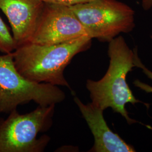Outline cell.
Returning <instances> with one entry per match:
<instances>
[{"label": "cell", "mask_w": 152, "mask_h": 152, "mask_svg": "<svg viewBox=\"0 0 152 152\" xmlns=\"http://www.w3.org/2000/svg\"><path fill=\"white\" fill-rule=\"evenodd\" d=\"M55 107L38 105L23 114L15 109L6 119L0 118V152H44L50 137L37 136L52 126Z\"/></svg>", "instance_id": "obj_3"}, {"label": "cell", "mask_w": 152, "mask_h": 152, "mask_svg": "<svg viewBox=\"0 0 152 152\" xmlns=\"http://www.w3.org/2000/svg\"><path fill=\"white\" fill-rule=\"evenodd\" d=\"M108 54L110 63L103 77L97 81L87 80L86 87L91 103L103 110L111 108L121 114L129 124L137 122L129 117L125 108L128 103H141L135 98L126 82L127 73L135 66L134 51L129 48L122 36H119L109 42Z\"/></svg>", "instance_id": "obj_2"}, {"label": "cell", "mask_w": 152, "mask_h": 152, "mask_svg": "<svg viewBox=\"0 0 152 152\" xmlns=\"http://www.w3.org/2000/svg\"><path fill=\"white\" fill-rule=\"evenodd\" d=\"M134 65L136 67L140 68L141 69L142 72L146 75V76L150 79L152 80V72L150 71L149 69H148L147 67L144 65L140 58H139L138 54H137V50L135 48L134 49ZM133 84L139 88H140L142 91L147 92V93H152V87L149 86L145 83L142 82L139 80H136L135 81L133 82Z\"/></svg>", "instance_id": "obj_10"}, {"label": "cell", "mask_w": 152, "mask_h": 152, "mask_svg": "<svg viewBox=\"0 0 152 152\" xmlns=\"http://www.w3.org/2000/svg\"><path fill=\"white\" fill-rule=\"evenodd\" d=\"M69 7L90 36L102 42H109L135 28V11L117 0H94Z\"/></svg>", "instance_id": "obj_5"}, {"label": "cell", "mask_w": 152, "mask_h": 152, "mask_svg": "<svg viewBox=\"0 0 152 152\" xmlns=\"http://www.w3.org/2000/svg\"><path fill=\"white\" fill-rule=\"evenodd\" d=\"M42 1L46 3L57 4L69 6L74 5L77 4H80L86 3L94 0H42Z\"/></svg>", "instance_id": "obj_11"}, {"label": "cell", "mask_w": 152, "mask_h": 152, "mask_svg": "<svg viewBox=\"0 0 152 152\" xmlns=\"http://www.w3.org/2000/svg\"><path fill=\"white\" fill-rule=\"evenodd\" d=\"M151 38H152V34H151Z\"/></svg>", "instance_id": "obj_13"}, {"label": "cell", "mask_w": 152, "mask_h": 152, "mask_svg": "<svg viewBox=\"0 0 152 152\" xmlns=\"http://www.w3.org/2000/svg\"><path fill=\"white\" fill-rule=\"evenodd\" d=\"M141 5L145 10H148L152 7V0H141Z\"/></svg>", "instance_id": "obj_12"}, {"label": "cell", "mask_w": 152, "mask_h": 152, "mask_svg": "<svg viewBox=\"0 0 152 152\" xmlns=\"http://www.w3.org/2000/svg\"><path fill=\"white\" fill-rule=\"evenodd\" d=\"M44 5L42 0H0V9L11 25L16 48L30 42Z\"/></svg>", "instance_id": "obj_7"}, {"label": "cell", "mask_w": 152, "mask_h": 152, "mask_svg": "<svg viewBox=\"0 0 152 152\" xmlns=\"http://www.w3.org/2000/svg\"><path fill=\"white\" fill-rule=\"evenodd\" d=\"M84 36L91 37L69 6L45 2L30 42L55 45Z\"/></svg>", "instance_id": "obj_6"}, {"label": "cell", "mask_w": 152, "mask_h": 152, "mask_svg": "<svg viewBox=\"0 0 152 152\" xmlns=\"http://www.w3.org/2000/svg\"><path fill=\"white\" fill-rule=\"evenodd\" d=\"M65 97L58 86L36 83L22 76L15 66L12 53L0 55V113H10L31 101L44 107L56 105Z\"/></svg>", "instance_id": "obj_4"}, {"label": "cell", "mask_w": 152, "mask_h": 152, "mask_svg": "<svg viewBox=\"0 0 152 152\" xmlns=\"http://www.w3.org/2000/svg\"><path fill=\"white\" fill-rule=\"evenodd\" d=\"M91 40L84 36L55 45L23 44L12 52L15 66L22 76L31 81L65 86L74 94L64 71L75 55L90 47Z\"/></svg>", "instance_id": "obj_1"}, {"label": "cell", "mask_w": 152, "mask_h": 152, "mask_svg": "<svg viewBox=\"0 0 152 152\" xmlns=\"http://www.w3.org/2000/svg\"><path fill=\"white\" fill-rule=\"evenodd\" d=\"M16 45L8 27L0 17V52L4 54L12 53Z\"/></svg>", "instance_id": "obj_9"}, {"label": "cell", "mask_w": 152, "mask_h": 152, "mask_svg": "<svg viewBox=\"0 0 152 152\" xmlns=\"http://www.w3.org/2000/svg\"><path fill=\"white\" fill-rule=\"evenodd\" d=\"M74 102L94 137V146L89 152H135L133 147L109 129L104 118V110L102 109L92 103L85 104L76 96H74Z\"/></svg>", "instance_id": "obj_8"}]
</instances>
